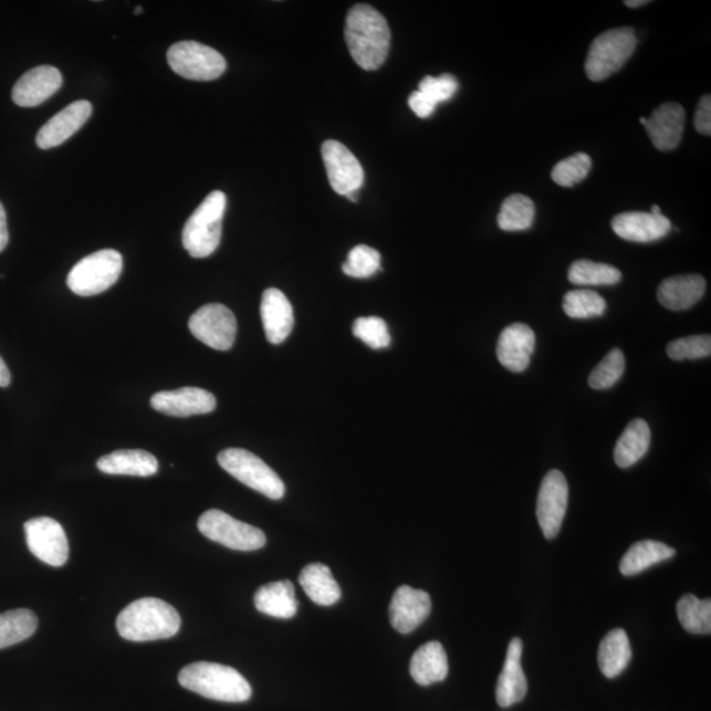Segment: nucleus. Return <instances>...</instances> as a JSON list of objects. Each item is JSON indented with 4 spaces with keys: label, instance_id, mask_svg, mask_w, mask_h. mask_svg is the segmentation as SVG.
Instances as JSON below:
<instances>
[{
    "label": "nucleus",
    "instance_id": "f257e3e1",
    "mask_svg": "<svg viewBox=\"0 0 711 711\" xmlns=\"http://www.w3.org/2000/svg\"><path fill=\"white\" fill-rule=\"evenodd\" d=\"M345 41L352 59L364 71H377L389 54L390 29L386 19L369 4H356L345 20Z\"/></svg>",
    "mask_w": 711,
    "mask_h": 711
},
{
    "label": "nucleus",
    "instance_id": "f03ea898",
    "mask_svg": "<svg viewBox=\"0 0 711 711\" xmlns=\"http://www.w3.org/2000/svg\"><path fill=\"white\" fill-rule=\"evenodd\" d=\"M179 627L181 617L175 607L151 597L136 599L116 619L117 632L129 641L169 639L175 637Z\"/></svg>",
    "mask_w": 711,
    "mask_h": 711
},
{
    "label": "nucleus",
    "instance_id": "7ed1b4c3",
    "mask_svg": "<svg viewBox=\"0 0 711 711\" xmlns=\"http://www.w3.org/2000/svg\"><path fill=\"white\" fill-rule=\"evenodd\" d=\"M178 682L185 689L216 701L237 703L252 697L251 683L244 676L218 662H191L179 672Z\"/></svg>",
    "mask_w": 711,
    "mask_h": 711
},
{
    "label": "nucleus",
    "instance_id": "20e7f679",
    "mask_svg": "<svg viewBox=\"0 0 711 711\" xmlns=\"http://www.w3.org/2000/svg\"><path fill=\"white\" fill-rule=\"evenodd\" d=\"M227 207L223 191H212L186 222L182 244L191 258L205 259L218 250Z\"/></svg>",
    "mask_w": 711,
    "mask_h": 711
},
{
    "label": "nucleus",
    "instance_id": "39448f33",
    "mask_svg": "<svg viewBox=\"0 0 711 711\" xmlns=\"http://www.w3.org/2000/svg\"><path fill=\"white\" fill-rule=\"evenodd\" d=\"M637 45V36L628 27H619L599 34L593 41L585 61L586 75L593 82L609 79L624 67Z\"/></svg>",
    "mask_w": 711,
    "mask_h": 711
},
{
    "label": "nucleus",
    "instance_id": "423d86ee",
    "mask_svg": "<svg viewBox=\"0 0 711 711\" xmlns=\"http://www.w3.org/2000/svg\"><path fill=\"white\" fill-rule=\"evenodd\" d=\"M218 462L241 484L257 490L268 499L274 501L284 499V481L259 456L241 448H228L218 454Z\"/></svg>",
    "mask_w": 711,
    "mask_h": 711
},
{
    "label": "nucleus",
    "instance_id": "0eeeda50",
    "mask_svg": "<svg viewBox=\"0 0 711 711\" xmlns=\"http://www.w3.org/2000/svg\"><path fill=\"white\" fill-rule=\"evenodd\" d=\"M122 272V254L115 250H102L74 265L67 275V286L81 296L98 295L114 286Z\"/></svg>",
    "mask_w": 711,
    "mask_h": 711
},
{
    "label": "nucleus",
    "instance_id": "6e6552de",
    "mask_svg": "<svg viewBox=\"0 0 711 711\" xmlns=\"http://www.w3.org/2000/svg\"><path fill=\"white\" fill-rule=\"evenodd\" d=\"M167 57L171 71L190 81L218 80L227 69L222 54L197 41H179L169 48Z\"/></svg>",
    "mask_w": 711,
    "mask_h": 711
},
{
    "label": "nucleus",
    "instance_id": "1a4fd4ad",
    "mask_svg": "<svg viewBox=\"0 0 711 711\" xmlns=\"http://www.w3.org/2000/svg\"><path fill=\"white\" fill-rule=\"evenodd\" d=\"M198 529L207 540L237 551H257L266 544L264 531L234 520L222 510L212 509L200 515Z\"/></svg>",
    "mask_w": 711,
    "mask_h": 711
},
{
    "label": "nucleus",
    "instance_id": "9d476101",
    "mask_svg": "<svg viewBox=\"0 0 711 711\" xmlns=\"http://www.w3.org/2000/svg\"><path fill=\"white\" fill-rule=\"evenodd\" d=\"M189 328L199 342L213 349L228 351L237 339L238 322L230 309L210 303L191 315Z\"/></svg>",
    "mask_w": 711,
    "mask_h": 711
},
{
    "label": "nucleus",
    "instance_id": "9b49d317",
    "mask_svg": "<svg viewBox=\"0 0 711 711\" xmlns=\"http://www.w3.org/2000/svg\"><path fill=\"white\" fill-rule=\"evenodd\" d=\"M569 488L561 471H550L542 481L537 495L536 516L545 540H554L561 533L567 514Z\"/></svg>",
    "mask_w": 711,
    "mask_h": 711
},
{
    "label": "nucleus",
    "instance_id": "f8f14e48",
    "mask_svg": "<svg viewBox=\"0 0 711 711\" xmlns=\"http://www.w3.org/2000/svg\"><path fill=\"white\" fill-rule=\"evenodd\" d=\"M25 541L33 556L39 561L62 567L69 558V543L65 530L52 517L40 516L24 524Z\"/></svg>",
    "mask_w": 711,
    "mask_h": 711
},
{
    "label": "nucleus",
    "instance_id": "ddd939ff",
    "mask_svg": "<svg viewBox=\"0 0 711 711\" xmlns=\"http://www.w3.org/2000/svg\"><path fill=\"white\" fill-rule=\"evenodd\" d=\"M322 158L326 167L331 188L343 197L360 190L364 184V169L356 156L336 140L322 145Z\"/></svg>",
    "mask_w": 711,
    "mask_h": 711
},
{
    "label": "nucleus",
    "instance_id": "4468645a",
    "mask_svg": "<svg viewBox=\"0 0 711 711\" xmlns=\"http://www.w3.org/2000/svg\"><path fill=\"white\" fill-rule=\"evenodd\" d=\"M150 406L169 417L188 418L202 416L216 410L217 398L212 393L200 388H181L156 393Z\"/></svg>",
    "mask_w": 711,
    "mask_h": 711
},
{
    "label": "nucleus",
    "instance_id": "2eb2a0df",
    "mask_svg": "<svg viewBox=\"0 0 711 711\" xmlns=\"http://www.w3.org/2000/svg\"><path fill=\"white\" fill-rule=\"evenodd\" d=\"M431 597L424 590L402 585L389 606L390 624L400 634H410L425 623L431 613Z\"/></svg>",
    "mask_w": 711,
    "mask_h": 711
},
{
    "label": "nucleus",
    "instance_id": "dca6fc26",
    "mask_svg": "<svg viewBox=\"0 0 711 711\" xmlns=\"http://www.w3.org/2000/svg\"><path fill=\"white\" fill-rule=\"evenodd\" d=\"M92 114L93 106L88 101L73 102L40 128L36 136L38 147L51 149L64 144L84 126Z\"/></svg>",
    "mask_w": 711,
    "mask_h": 711
},
{
    "label": "nucleus",
    "instance_id": "f3484780",
    "mask_svg": "<svg viewBox=\"0 0 711 711\" xmlns=\"http://www.w3.org/2000/svg\"><path fill=\"white\" fill-rule=\"evenodd\" d=\"M61 86L62 74L57 67H33L13 86L12 101L20 107H36L56 94Z\"/></svg>",
    "mask_w": 711,
    "mask_h": 711
},
{
    "label": "nucleus",
    "instance_id": "a211bd4d",
    "mask_svg": "<svg viewBox=\"0 0 711 711\" xmlns=\"http://www.w3.org/2000/svg\"><path fill=\"white\" fill-rule=\"evenodd\" d=\"M535 345L534 331L527 324L513 323L500 335L499 344H496V357H499L502 367L513 373H522L529 368Z\"/></svg>",
    "mask_w": 711,
    "mask_h": 711
},
{
    "label": "nucleus",
    "instance_id": "6ab92c4d",
    "mask_svg": "<svg viewBox=\"0 0 711 711\" xmlns=\"http://www.w3.org/2000/svg\"><path fill=\"white\" fill-rule=\"evenodd\" d=\"M614 232L632 243H652L666 238L672 230V224L665 216H654L651 212H624L613 219Z\"/></svg>",
    "mask_w": 711,
    "mask_h": 711
},
{
    "label": "nucleus",
    "instance_id": "aec40b11",
    "mask_svg": "<svg viewBox=\"0 0 711 711\" xmlns=\"http://www.w3.org/2000/svg\"><path fill=\"white\" fill-rule=\"evenodd\" d=\"M523 641L514 638L510 641L505 665L496 682V702L501 708H510L521 702L527 694V679L522 668Z\"/></svg>",
    "mask_w": 711,
    "mask_h": 711
},
{
    "label": "nucleus",
    "instance_id": "412c9836",
    "mask_svg": "<svg viewBox=\"0 0 711 711\" xmlns=\"http://www.w3.org/2000/svg\"><path fill=\"white\" fill-rule=\"evenodd\" d=\"M645 127L656 148L661 151L679 147L686 127V112L678 103H666L656 108Z\"/></svg>",
    "mask_w": 711,
    "mask_h": 711
},
{
    "label": "nucleus",
    "instance_id": "4be33fe9",
    "mask_svg": "<svg viewBox=\"0 0 711 711\" xmlns=\"http://www.w3.org/2000/svg\"><path fill=\"white\" fill-rule=\"evenodd\" d=\"M260 312L268 342L284 343L294 327L293 307L287 296L279 289H266L262 294Z\"/></svg>",
    "mask_w": 711,
    "mask_h": 711
},
{
    "label": "nucleus",
    "instance_id": "5701e85b",
    "mask_svg": "<svg viewBox=\"0 0 711 711\" xmlns=\"http://www.w3.org/2000/svg\"><path fill=\"white\" fill-rule=\"evenodd\" d=\"M707 292V281L699 274L676 275L661 282L658 300L661 306L672 312L693 307Z\"/></svg>",
    "mask_w": 711,
    "mask_h": 711
},
{
    "label": "nucleus",
    "instance_id": "b1692460",
    "mask_svg": "<svg viewBox=\"0 0 711 711\" xmlns=\"http://www.w3.org/2000/svg\"><path fill=\"white\" fill-rule=\"evenodd\" d=\"M100 471L106 474L136 475L149 478L158 471V461L154 454L143 450H119L103 456L96 462Z\"/></svg>",
    "mask_w": 711,
    "mask_h": 711
},
{
    "label": "nucleus",
    "instance_id": "393cba45",
    "mask_svg": "<svg viewBox=\"0 0 711 711\" xmlns=\"http://www.w3.org/2000/svg\"><path fill=\"white\" fill-rule=\"evenodd\" d=\"M410 673L411 678L422 687L446 680L448 658L445 647L435 640L419 647L412 655Z\"/></svg>",
    "mask_w": 711,
    "mask_h": 711
},
{
    "label": "nucleus",
    "instance_id": "a878e982",
    "mask_svg": "<svg viewBox=\"0 0 711 711\" xmlns=\"http://www.w3.org/2000/svg\"><path fill=\"white\" fill-rule=\"evenodd\" d=\"M254 606L269 617L290 619L299 610L294 585L289 579L261 586L254 595Z\"/></svg>",
    "mask_w": 711,
    "mask_h": 711
},
{
    "label": "nucleus",
    "instance_id": "bb28decb",
    "mask_svg": "<svg viewBox=\"0 0 711 711\" xmlns=\"http://www.w3.org/2000/svg\"><path fill=\"white\" fill-rule=\"evenodd\" d=\"M300 584L310 599L321 606H331L342 597L339 584L327 565L313 563L306 565L300 575Z\"/></svg>",
    "mask_w": 711,
    "mask_h": 711
},
{
    "label": "nucleus",
    "instance_id": "cd10ccee",
    "mask_svg": "<svg viewBox=\"0 0 711 711\" xmlns=\"http://www.w3.org/2000/svg\"><path fill=\"white\" fill-rule=\"evenodd\" d=\"M632 658L630 640L623 628H614L600 641L598 666L607 679L617 678L623 673Z\"/></svg>",
    "mask_w": 711,
    "mask_h": 711
},
{
    "label": "nucleus",
    "instance_id": "c85d7f7f",
    "mask_svg": "<svg viewBox=\"0 0 711 711\" xmlns=\"http://www.w3.org/2000/svg\"><path fill=\"white\" fill-rule=\"evenodd\" d=\"M650 445V426L644 419H634L618 439L616 450H614V460L619 468H630L644 458Z\"/></svg>",
    "mask_w": 711,
    "mask_h": 711
},
{
    "label": "nucleus",
    "instance_id": "c756f323",
    "mask_svg": "<svg viewBox=\"0 0 711 711\" xmlns=\"http://www.w3.org/2000/svg\"><path fill=\"white\" fill-rule=\"evenodd\" d=\"M676 551L669 545L656 541H641L631 545L620 561V573L630 577L638 575L655 564L669 561Z\"/></svg>",
    "mask_w": 711,
    "mask_h": 711
},
{
    "label": "nucleus",
    "instance_id": "7c9ffc66",
    "mask_svg": "<svg viewBox=\"0 0 711 711\" xmlns=\"http://www.w3.org/2000/svg\"><path fill=\"white\" fill-rule=\"evenodd\" d=\"M36 614L29 609L9 610L0 614V650L22 644L38 630Z\"/></svg>",
    "mask_w": 711,
    "mask_h": 711
},
{
    "label": "nucleus",
    "instance_id": "2f4dec72",
    "mask_svg": "<svg viewBox=\"0 0 711 711\" xmlns=\"http://www.w3.org/2000/svg\"><path fill=\"white\" fill-rule=\"evenodd\" d=\"M568 280L578 286H610L623 280V273L603 262L578 260L571 265Z\"/></svg>",
    "mask_w": 711,
    "mask_h": 711
},
{
    "label": "nucleus",
    "instance_id": "473e14b6",
    "mask_svg": "<svg viewBox=\"0 0 711 711\" xmlns=\"http://www.w3.org/2000/svg\"><path fill=\"white\" fill-rule=\"evenodd\" d=\"M535 220V205L523 195H513L503 200L496 223L502 231H526Z\"/></svg>",
    "mask_w": 711,
    "mask_h": 711
},
{
    "label": "nucleus",
    "instance_id": "72a5a7b5",
    "mask_svg": "<svg viewBox=\"0 0 711 711\" xmlns=\"http://www.w3.org/2000/svg\"><path fill=\"white\" fill-rule=\"evenodd\" d=\"M680 624L692 634L709 635L711 632V600L700 599L693 595L681 597L678 604Z\"/></svg>",
    "mask_w": 711,
    "mask_h": 711
},
{
    "label": "nucleus",
    "instance_id": "f704fd0d",
    "mask_svg": "<svg viewBox=\"0 0 711 711\" xmlns=\"http://www.w3.org/2000/svg\"><path fill=\"white\" fill-rule=\"evenodd\" d=\"M563 309L572 320H590L604 315L606 301L593 290H572L564 295Z\"/></svg>",
    "mask_w": 711,
    "mask_h": 711
},
{
    "label": "nucleus",
    "instance_id": "c9c22d12",
    "mask_svg": "<svg viewBox=\"0 0 711 711\" xmlns=\"http://www.w3.org/2000/svg\"><path fill=\"white\" fill-rule=\"evenodd\" d=\"M626 367L624 352L619 348L613 349L606 355L595 370L590 373L589 385L592 389L605 390L613 388L620 377L624 376Z\"/></svg>",
    "mask_w": 711,
    "mask_h": 711
},
{
    "label": "nucleus",
    "instance_id": "e433bc0d",
    "mask_svg": "<svg viewBox=\"0 0 711 711\" xmlns=\"http://www.w3.org/2000/svg\"><path fill=\"white\" fill-rule=\"evenodd\" d=\"M592 169V158L579 151L565 160L555 165L552 170V179L563 188H572L576 184L584 181L588 177Z\"/></svg>",
    "mask_w": 711,
    "mask_h": 711
},
{
    "label": "nucleus",
    "instance_id": "4c0bfd02",
    "mask_svg": "<svg viewBox=\"0 0 711 711\" xmlns=\"http://www.w3.org/2000/svg\"><path fill=\"white\" fill-rule=\"evenodd\" d=\"M381 254L368 245H357L343 264L344 274L354 279H368L379 271Z\"/></svg>",
    "mask_w": 711,
    "mask_h": 711
},
{
    "label": "nucleus",
    "instance_id": "58836bf2",
    "mask_svg": "<svg viewBox=\"0 0 711 711\" xmlns=\"http://www.w3.org/2000/svg\"><path fill=\"white\" fill-rule=\"evenodd\" d=\"M667 354L675 362L697 360L711 354V336L694 335L668 344Z\"/></svg>",
    "mask_w": 711,
    "mask_h": 711
},
{
    "label": "nucleus",
    "instance_id": "ea45409f",
    "mask_svg": "<svg viewBox=\"0 0 711 711\" xmlns=\"http://www.w3.org/2000/svg\"><path fill=\"white\" fill-rule=\"evenodd\" d=\"M354 335L373 349H383L390 345L388 326L381 317H358L354 324Z\"/></svg>",
    "mask_w": 711,
    "mask_h": 711
},
{
    "label": "nucleus",
    "instance_id": "a19ab883",
    "mask_svg": "<svg viewBox=\"0 0 711 711\" xmlns=\"http://www.w3.org/2000/svg\"><path fill=\"white\" fill-rule=\"evenodd\" d=\"M458 88L459 82L452 74H441L439 77L427 75L419 84V92L430 96L437 105L450 101Z\"/></svg>",
    "mask_w": 711,
    "mask_h": 711
},
{
    "label": "nucleus",
    "instance_id": "79ce46f5",
    "mask_svg": "<svg viewBox=\"0 0 711 711\" xmlns=\"http://www.w3.org/2000/svg\"><path fill=\"white\" fill-rule=\"evenodd\" d=\"M694 127L701 135H711V96H702L696 108Z\"/></svg>",
    "mask_w": 711,
    "mask_h": 711
},
{
    "label": "nucleus",
    "instance_id": "37998d69",
    "mask_svg": "<svg viewBox=\"0 0 711 711\" xmlns=\"http://www.w3.org/2000/svg\"><path fill=\"white\" fill-rule=\"evenodd\" d=\"M409 106L414 114L426 119V117H430L433 114L435 108H437L438 105L430 98V96H427L417 90V92H414L410 95Z\"/></svg>",
    "mask_w": 711,
    "mask_h": 711
},
{
    "label": "nucleus",
    "instance_id": "c03bdc74",
    "mask_svg": "<svg viewBox=\"0 0 711 711\" xmlns=\"http://www.w3.org/2000/svg\"><path fill=\"white\" fill-rule=\"evenodd\" d=\"M9 244V228H7V217L2 202H0V252L6 250Z\"/></svg>",
    "mask_w": 711,
    "mask_h": 711
},
{
    "label": "nucleus",
    "instance_id": "a18cd8bd",
    "mask_svg": "<svg viewBox=\"0 0 711 711\" xmlns=\"http://www.w3.org/2000/svg\"><path fill=\"white\" fill-rule=\"evenodd\" d=\"M11 383V373L9 368H7L6 363L3 362V358L0 357V388H7Z\"/></svg>",
    "mask_w": 711,
    "mask_h": 711
},
{
    "label": "nucleus",
    "instance_id": "49530a36",
    "mask_svg": "<svg viewBox=\"0 0 711 711\" xmlns=\"http://www.w3.org/2000/svg\"><path fill=\"white\" fill-rule=\"evenodd\" d=\"M647 3L648 2H646V0H637V2H635V0H626L625 2L627 7H630V9H637V7L645 6Z\"/></svg>",
    "mask_w": 711,
    "mask_h": 711
},
{
    "label": "nucleus",
    "instance_id": "de8ad7c7",
    "mask_svg": "<svg viewBox=\"0 0 711 711\" xmlns=\"http://www.w3.org/2000/svg\"><path fill=\"white\" fill-rule=\"evenodd\" d=\"M651 213H654V216H661L660 207L658 205H654Z\"/></svg>",
    "mask_w": 711,
    "mask_h": 711
},
{
    "label": "nucleus",
    "instance_id": "09e8293b",
    "mask_svg": "<svg viewBox=\"0 0 711 711\" xmlns=\"http://www.w3.org/2000/svg\"><path fill=\"white\" fill-rule=\"evenodd\" d=\"M347 198H348L349 200H352V202H357V200H358V191H356V192H351V195H348V196H347Z\"/></svg>",
    "mask_w": 711,
    "mask_h": 711
},
{
    "label": "nucleus",
    "instance_id": "8fccbe9b",
    "mask_svg": "<svg viewBox=\"0 0 711 711\" xmlns=\"http://www.w3.org/2000/svg\"><path fill=\"white\" fill-rule=\"evenodd\" d=\"M143 12H144V9H143V7H142V6L136 7V9H135V13H136V15H140V13H143Z\"/></svg>",
    "mask_w": 711,
    "mask_h": 711
}]
</instances>
